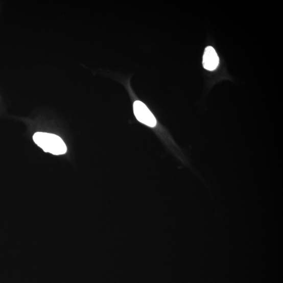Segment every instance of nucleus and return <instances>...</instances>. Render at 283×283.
<instances>
[{
  "label": "nucleus",
  "mask_w": 283,
  "mask_h": 283,
  "mask_svg": "<svg viewBox=\"0 0 283 283\" xmlns=\"http://www.w3.org/2000/svg\"><path fill=\"white\" fill-rule=\"evenodd\" d=\"M36 145L46 153L59 155L67 152V147L63 140L59 136L45 132H36L33 135Z\"/></svg>",
  "instance_id": "nucleus-1"
},
{
  "label": "nucleus",
  "mask_w": 283,
  "mask_h": 283,
  "mask_svg": "<svg viewBox=\"0 0 283 283\" xmlns=\"http://www.w3.org/2000/svg\"><path fill=\"white\" fill-rule=\"evenodd\" d=\"M135 117L140 123L150 127L156 125V120L148 108L140 101H136L133 104Z\"/></svg>",
  "instance_id": "nucleus-2"
},
{
  "label": "nucleus",
  "mask_w": 283,
  "mask_h": 283,
  "mask_svg": "<svg viewBox=\"0 0 283 283\" xmlns=\"http://www.w3.org/2000/svg\"><path fill=\"white\" fill-rule=\"evenodd\" d=\"M219 63V57L211 46L207 47L203 56V64L205 69L209 71L215 70Z\"/></svg>",
  "instance_id": "nucleus-3"
}]
</instances>
